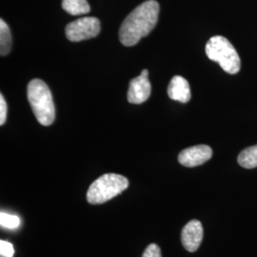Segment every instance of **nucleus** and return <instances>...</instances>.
Segmentation results:
<instances>
[{
  "mask_svg": "<svg viewBox=\"0 0 257 257\" xmlns=\"http://www.w3.org/2000/svg\"><path fill=\"white\" fill-rule=\"evenodd\" d=\"M159 4L148 0L134 10L123 21L119 30L120 42L124 46L137 45L141 38L147 37L158 21Z\"/></svg>",
  "mask_w": 257,
  "mask_h": 257,
  "instance_id": "nucleus-1",
  "label": "nucleus"
},
{
  "mask_svg": "<svg viewBox=\"0 0 257 257\" xmlns=\"http://www.w3.org/2000/svg\"><path fill=\"white\" fill-rule=\"evenodd\" d=\"M28 99L37 121L43 126H50L55 118V108L53 95L46 83L40 79H33L28 85Z\"/></svg>",
  "mask_w": 257,
  "mask_h": 257,
  "instance_id": "nucleus-2",
  "label": "nucleus"
},
{
  "mask_svg": "<svg viewBox=\"0 0 257 257\" xmlns=\"http://www.w3.org/2000/svg\"><path fill=\"white\" fill-rule=\"evenodd\" d=\"M128 187V179L123 175H103L90 186L87 192V201L92 205L103 204L117 196Z\"/></svg>",
  "mask_w": 257,
  "mask_h": 257,
  "instance_id": "nucleus-3",
  "label": "nucleus"
},
{
  "mask_svg": "<svg viewBox=\"0 0 257 257\" xmlns=\"http://www.w3.org/2000/svg\"><path fill=\"white\" fill-rule=\"evenodd\" d=\"M206 55L214 62L220 65L221 68L228 74H237L241 68V61L234 47L226 37L215 36L208 41Z\"/></svg>",
  "mask_w": 257,
  "mask_h": 257,
  "instance_id": "nucleus-4",
  "label": "nucleus"
},
{
  "mask_svg": "<svg viewBox=\"0 0 257 257\" xmlns=\"http://www.w3.org/2000/svg\"><path fill=\"white\" fill-rule=\"evenodd\" d=\"M101 29L100 21L96 18L76 19L66 27V37L72 42H79L97 37Z\"/></svg>",
  "mask_w": 257,
  "mask_h": 257,
  "instance_id": "nucleus-5",
  "label": "nucleus"
},
{
  "mask_svg": "<svg viewBox=\"0 0 257 257\" xmlns=\"http://www.w3.org/2000/svg\"><path fill=\"white\" fill-rule=\"evenodd\" d=\"M212 156V150L207 145H198L183 150L179 156L178 161L181 165L193 168L202 165L209 161Z\"/></svg>",
  "mask_w": 257,
  "mask_h": 257,
  "instance_id": "nucleus-6",
  "label": "nucleus"
},
{
  "mask_svg": "<svg viewBox=\"0 0 257 257\" xmlns=\"http://www.w3.org/2000/svg\"><path fill=\"white\" fill-rule=\"evenodd\" d=\"M203 226L200 221H190L181 231V242L184 248L190 252L196 251L201 245Z\"/></svg>",
  "mask_w": 257,
  "mask_h": 257,
  "instance_id": "nucleus-7",
  "label": "nucleus"
},
{
  "mask_svg": "<svg viewBox=\"0 0 257 257\" xmlns=\"http://www.w3.org/2000/svg\"><path fill=\"white\" fill-rule=\"evenodd\" d=\"M151 83L148 77L140 74L130 82L128 101L133 104H141L147 101L151 95Z\"/></svg>",
  "mask_w": 257,
  "mask_h": 257,
  "instance_id": "nucleus-8",
  "label": "nucleus"
},
{
  "mask_svg": "<svg viewBox=\"0 0 257 257\" xmlns=\"http://www.w3.org/2000/svg\"><path fill=\"white\" fill-rule=\"evenodd\" d=\"M168 95L171 99L181 103H187L191 100L192 94L189 82L180 75H175L168 87Z\"/></svg>",
  "mask_w": 257,
  "mask_h": 257,
  "instance_id": "nucleus-9",
  "label": "nucleus"
},
{
  "mask_svg": "<svg viewBox=\"0 0 257 257\" xmlns=\"http://www.w3.org/2000/svg\"><path fill=\"white\" fill-rule=\"evenodd\" d=\"M62 8L72 16L85 15L91 10L87 0H62Z\"/></svg>",
  "mask_w": 257,
  "mask_h": 257,
  "instance_id": "nucleus-10",
  "label": "nucleus"
},
{
  "mask_svg": "<svg viewBox=\"0 0 257 257\" xmlns=\"http://www.w3.org/2000/svg\"><path fill=\"white\" fill-rule=\"evenodd\" d=\"M239 165L245 169H253L257 167V145L243 150L237 158Z\"/></svg>",
  "mask_w": 257,
  "mask_h": 257,
  "instance_id": "nucleus-11",
  "label": "nucleus"
},
{
  "mask_svg": "<svg viewBox=\"0 0 257 257\" xmlns=\"http://www.w3.org/2000/svg\"><path fill=\"white\" fill-rule=\"evenodd\" d=\"M12 48V35L7 23L1 19L0 20V55L5 56L11 52Z\"/></svg>",
  "mask_w": 257,
  "mask_h": 257,
  "instance_id": "nucleus-12",
  "label": "nucleus"
},
{
  "mask_svg": "<svg viewBox=\"0 0 257 257\" xmlns=\"http://www.w3.org/2000/svg\"><path fill=\"white\" fill-rule=\"evenodd\" d=\"M0 224H1V227L5 228V229L14 230V229H17L20 225V218L18 215L9 214V213L1 211V213H0Z\"/></svg>",
  "mask_w": 257,
  "mask_h": 257,
  "instance_id": "nucleus-13",
  "label": "nucleus"
},
{
  "mask_svg": "<svg viewBox=\"0 0 257 257\" xmlns=\"http://www.w3.org/2000/svg\"><path fill=\"white\" fill-rule=\"evenodd\" d=\"M0 253L1 256L13 257L15 253V249L13 244H11L8 241L1 240L0 241Z\"/></svg>",
  "mask_w": 257,
  "mask_h": 257,
  "instance_id": "nucleus-14",
  "label": "nucleus"
},
{
  "mask_svg": "<svg viewBox=\"0 0 257 257\" xmlns=\"http://www.w3.org/2000/svg\"><path fill=\"white\" fill-rule=\"evenodd\" d=\"M142 257H162L159 246L156 244L149 245L145 249Z\"/></svg>",
  "mask_w": 257,
  "mask_h": 257,
  "instance_id": "nucleus-15",
  "label": "nucleus"
},
{
  "mask_svg": "<svg viewBox=\"0 0 257 257\" xmlns=\"http://www.w3.org/2000/svg\"><path fill=\"white\" fill-rule=\"evenodd\" d=\"M7 103L4 99L3 94H0V125H4L7 118Z\"/></svg>",
  "mask_w": 257,
  "mask_h": 257,
  "instance_id": "nucleus-16",
  "label": "nucleus"
},
{
  "mask_svg": "<svg viewBox=\"0 0 257 257\" xmlns=\"http://www.w3.org/2000/svg\"><path fill=\"white\" fill-rule=\"evenodd\" d=\"M140 74H141V75H143V76H146V77H148V75H149V71H148V70H143Z\"/></svg>",
  "mask_w": 257,
  "mask_h": 257,
  "instance_id": "nucleus-17",
  "label": "nucleus"
}]
</instances>
